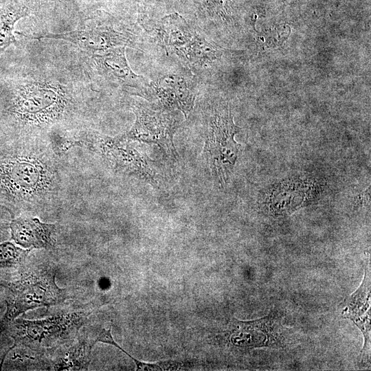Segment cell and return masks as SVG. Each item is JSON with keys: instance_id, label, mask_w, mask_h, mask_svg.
Here are the masks:
<instances>
[{"instance_id": "3", "label": "cell", "mask_w": 371, "mask_h": 371, "mask_svg": "<svg viewBox=\"0 0 371 371\" xmlns=\"http://www.w3.org/2000/svg\"><path fill=\"white\" fill-rule=\"evenodd\" d=\"M58 147L62 153L74 147L87 150L98 156L115 172L158 187L157 174L148 157L121 135L111 137L90 128H82L63 135L58 141Z\"/></svg>"}, {"instance_id": "13", "label": "cell", "mask_w": 371, "mask_h": 371, "mask_svg": "<svg viewBox=\"0 0 371 371\" xmlns=\"http://www.w3.org/2000/svg\"><path fill=\"white\" fill-rule=\"evenodd\" d=\"M30 14L29 8L19 0H10L0 6V56L12 44L16 43L14 25Z\"/></svg>"}, {"instance_id": "8", "label": "cell", "mask_w": 371, "mask_h": 371, "mask_svg": "<svg viewBox=\"0 0 371 371\" xmlns=\"http://www.w3.org/2000/svg\"><path fill=\"white\" fill-rule=\"evenodd\" d=\"M370 275L367 268L359 286L341 304V316L349 319L361 331L364 343L359 357L367 361L370 351Z\"/></svg>"}, {"instance_id": "14", "label": "cell", "mask_w": 371, "mask_h": 371, "mask_svg": "<svg viewBox=\"0 0 371 371\" xmlns=\"http://www.w3.org/2000/svg\"><path fill=\"white\" fill-rule=\"evenodd\" d=\"M95 343L93 339H84L69 348L65 357L55 366V370L86 369L90 362L91 349Z\"/></svg>"}, {"instance_id": "4", "label": "cell", "mask_w": 371, "mask_h": 371, "mask_svg": "<svg viewBox=\"0 0 371 371\" xmlns=\"http://www.w3.org/2000/svg\"><path fill=\"white\" fill-rule=\"evenodd\" d=\"M56 271L39 269L4 285L6 311L0 322V333L21 314L35 308L56 305L65 298V292L56 284Z\"/></svg>"}, {"instance_id": "7", "label": "cell", "mask_w": 371, "mask_h": 371, "mask_svg": "<svg viewBox=\"0 0 371 371\" xmlns=\"http://www.w3.org/2000/svg\"><path fill=\"white\" fill-rule=\"evenodd\" d=\"M135 122L129 131L121 135L128 141L157 145L166 155L177 159L178 155L173 142L177 128L174 118L162 111L143 106L135 109Z\"/></svg>"}, {"instance_id": "1", "label": "cell", "mask_w": 371, "mask_h": 371, "mask_svg": "<svg viewBox=\"0 0 371 371\" xmlns=\"http://www.w3.org/2000/svg\"><path fill=\"white\" fill-rule=\"evenodd\" d=\"M87 94L66 74H33L0 82V128L10 137L47 139L87 127Z\"/></svg>"}, {"instance_id": "10", "label": "cell", "mask_w": 371, "mask_h": 371, "mask_svg": "<svg viewBox=\"0 0 371 371\" xmlns=\"http://www.w3.org/2000/svg\"><path fill=\"white\" fill-rule=\"evenodd\" d=\"M34 39L53 38L69 41L85 52L94 54L106 52L126 44L120 32L106 27L74 30L60 33H47L27 36Z\"/></svg>"}, {"instance_id": "12", "label": "cell", "mask_w": 371, "mask_h": 371, "mask_svg": "<svg viewBox=\"0 0 371 371\" xmlns=\"http://www.w3.org/2000/svg\"><path fill=\"white\" fill-rule=\"evenodd\" d=\"M93 67L98 72L118 82L124 87L139 88L142 77L135 74L128 66L125 56V47H118L92 56Z\"/></svg>"}, {"instance_id": "2", "label": "cell", "mask_w": 371, "mask_h": 371, "mask_svg": "<svg viewBox=\"0 0 371 371\" xmlns=\"http://www.w3.org/2000/svg\"><path fill=\"white\" fill-rule=\"evenodd\" d=\"M9 138L0 145V207L12 216L58 210L67 192L60 155L47 139Z\"/></svg>"}, {"instance_id": "11", "label": "cell", "mask_w": 371, "mask_h": 371, "mask_svg": "<svg viewBox=\"0 0 371 371\" xmlns=\"http://www.w3.org/2000/svg\"><path fill=\"white\" fill-rule=\"evenodd\" d=\"M12 239L24 248L50 249L54 247L56 225L36 217L21 215L10 223Z\"/></svg>"}, {"instance_id": "6", "label": "cell", "mask_w": 371, "mask_h": 371, "mask_svg": "<svg viewBox=\"0 0 371 371\" xmlns=\"http://www.w3.org/2000/svg\"><path fill=\"white\" fill-rule=\"evenodd\" d=\"M240 131L229 110L210 119L204 152L212 175L221 186L227 182L234 170L240 147L234 136Z\"/></svg>"}, {"instance_id": "9", "label": "cell", "mask_w": 371, "mask_h": 371, "mask_svg": "<svg viewBox=\"0 0 371 371\" xmlns=\"http://www.w3.org/2000/svg\"><path fill=\"white\" fill-rule=\"evenodd\" d=\"M271 315L254 321H239L233 318L229 327V342L236 347L252 349L281 346L279 335Z\"/></svg>"}, {"instance_id": "5", "label": "cell", "mask_w": 371, "mask_h": 371, "mask_svg": "<svg viewBox=\"0 0 371 371\" xmlns=\"http://www.w3.org/2000/svg\"><path fill=\"white\" fill-rule=\"evenodd\" d=\"M86 313L60 314L43 319H14L7 327L14 346L34 350L59 346L71 339L85 321ZM6 327V328H7Z\"/></svg>"}, {"instance_id": "15", "label": "cell", "mask_w": 371, "mask_h": 371, "mask_svg": "<svg viewBox=\"0 0 371 371\" xmlns=\"http://www.w3.org/2000/svg\"><path fill=\"white\" fill-rule=\"evenodd\" d=\"M29 252L30 249H23L11 242L0 243V269L19 265Z\"/></svg>"}, {"instance_id": "16", "label": "cell", "mask_w": 371, "mask_h": 371, "mask_svg": "<svg viewBox=\"0 0 371 371\" xmlns=\"http://www.w3.org/2000/svg\"><path fill=\"white\" fill-rule=\"evenodd\" d=\"M229 0H206L207 5L216 10H219L224 8Z\"/></svg>"}]
</instances>
